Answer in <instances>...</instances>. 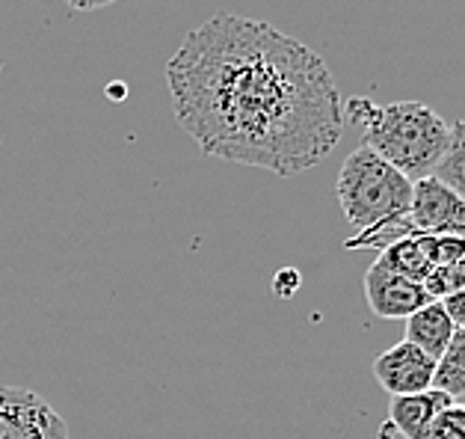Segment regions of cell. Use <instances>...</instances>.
I'll return each instance as SVG.
<instances>
[{"mask_svg":"<svg viewBox=\"0 0 465 439\" xmlns=\"http://www.w3.org/2000/svg\"><path fill=\"white\" fill-rule=\"evenodd\" d=\"M173 114L202 155L293 178L344 134V98L323 57L267 21L217 13L166 63Z\"/></svg>","mask_w":465,"mask_h":439,"instance_id":"1","label":"cell"},{"mask_svg":"<svg viewBox=\"0 0 465 439\" xmlns=\"http://www.w3.org/2000/svg\"><path fill=\"white\" fill-rule=\"evenodd\" d=\"M344 119L361 128V145L382 155L412 182L433 175L450 140V125L421 101L373 105L371 98L353 95L344 101Z\"/></svg>","mask_w":465,"mask_h":439,"instance_id":"2","label":"cell"},{"mask_svg":"<svg viewBox=\"0 0 465 439\" xmlns=\"http://www.w3.org/2000/svg\"><path fill=\"white\" fill-rule=\"evenodd\" d=\"M412 178L368 145H359L347 155L335 182L338 205L356 229L406 217L412 208Z\"/></svg>","mask_w":465,"mask_h":439,"instance_id":"3","label":"cell"},{"mask_svg":"<svg viewBox=\"0 0 465 439\" xmlns=\"http://www.w3.org/2000/svg\"><path fill=\"white\" fill-rule=\"evenodd\" d=\"M0 439H72L48 401L21 386H0Z\"/></svg>","mask_w":465,"mask_h":439,"instance_id":"4","label":"cell"},{"mask_svg":"<svg viewBox=\"0 0 465 439\" xmlns=\"http://www.w3.org/2000/svg\"><path fill=\"white\" fill-rule=\"evenodd\" d=\"M410 220L415 232L465 234V199L436 175L418 178L412 190Z\"/></svg>","mask_w":465,"mask_h":439,"instance_id":"5","label":"cell"},{"mask_svg":"<svg viewBox=\"0 0 465 439\" xmlns=\"http://www.w3.org/2000/svg\"><path fill=\"white\" fill-rule=\"evenodd\" d=\"M365 297H368L371 312L380 314L385 321H397V318L406 321L410 314H415L418 309L433 300L421 283H412V279L394 274L382 258H377V262L368 267Z\"/></svg>","mask_w":465,"mask_h":439,"instance_id":"6","label":"cell"},{"mask_svg":"<svg viewBox=\"0 0 465 439\" xmlns=\"http://www.w3.org/2000/svg\"><path fill=\"white\" fill-rule=\"evenodd\" d=\"M373 377L389 395H415V392L433 389L436 359L424 354L412 342H397L382 351L373 363Z\"/></svg>","mask_w":465,"mask_h":439,"instance_id":"7","label":"cell"},{"mask_svg":"<svg viewBox=\"0 0 465 439\" xmlns=\"http://www.w3.org/2000/svg\"><path fill=\"white\" fill-rule=\"evenodd\" d=\"M453 398L441 389H424L415 395H394L389 401V422L403 439H430L436 415L448 407Z\"/></svg>","mask_w":465,"mask_h":439,"instance_id":"8","label":"cell"},{"mask_svg":"<svg viewBox=\"0 0 465 439\" xmlns=\"http://www.w3.org/2000/svg\"><path fill=\"white\" fill-rule=\"evenodd\" d=\"M453 333H457V326H453L450 314L441 306V300H430L427 306H421L415 314L406 318L403 339L412 342L415 347H421V351L433 359H439L445 354V347L450 344Z\"/></svg>","mask_w":465,"mask_h":439,"instance_id":"9","label":"cell"},{"mask_svg":"<svg viewBox=\"0 0 465 439\" xmlns=\"http://www.w3.org/2000/svg\"><path fill=\"white\" fill-rule=\"evenodd\" d=\"M380 258L394 270V274H401V276L412 279V283H421V285H424V279L433 274V264H430V258L424 255L415 234L394 241L391 246H385V250L380 253Z\"/></svg>","mask_w":465,"mask_h":439,"instance_id":"10","label":"cell"},{"mask_svg":"<svg viewBox=\"0 0 465 439\" xmlns=\"http://www.w3.org/2000/svg\"><path fill=\"white\" fill-rule=\"evenodd\" d=\"M433 386L450 398H465V330L453 333L445 354L436 359Z\"/></svg>","mask_w":465,"mask_h":439,"instance_id":"11","label":"cell"},{"mask_svg":"<svg viewBox=\"0 0 465 439\" xmlns=\"http://www.w3.org/2000/svg\"><path fill=\"white\" fill-rule=\"evenodd\" d=\"M433 175L439 182H445L450 190H457V194L465 199V119L450 125L448 149L441 155V161L436 164Z\"/></svg>","mask_w":465,"mask_h":439,"instance_id":"12","label":"cell"},{"mask_svg":"<svg viewBox=\"0 0 465 439\" xmlns=\"http://www.w3.org/2000/svg\"><path fill=\"white\" fill-rule=\"evenodd\" d=\"M418 244H421L424 255L430 258L433 267L457 264L465 258V234H430V232H415Z\"/></svg>","mask_w":465,"mask_h":439,"instance_id":"13","label":"cell"},{"mask_svg":"<svg viewBox=\"0 0 465 439\" xmlns=\"http://www.w3.org/2000/svg\"><path fill=\"white\" fill-rule=\"evenodd\" d=\"M424 288L433 300H441V297H448L450 291L465 288V258H460L457 264L433 267V274L424 279Z\"/></svg>","mask_w":465,"mask_h":439,"instance_id":"14","label":"cell"},{"mask_svg":"<svg viewBox=\"0 0 465 439\" xmlns=\"http://www.w3.org/2000/svg\"><path fill=\"white\" fill-rule=\"evenodd\" d=\"M430 439H465V404L450 401L436 415L433 427H430Z\"/></svg>","mask_w":465,"mask_h":439,"instance_id":"15","label":"cell"},{"mask_svg":"<svg viewBox=\"0 0 465 439\" xmlns=\"http://www.w3.org/2000/svg\"><path fill=\"white\" fill-rule=\"evenodd\" d=\"M441 306L450 314V321L457 330H465V288L460 291H450L448 297H441Z\"/></svg>","mask_w":465,"mask_h":439,"instance_id":"16","label":"cell"},{"mask_svg":"<svg viewBox=\"0 0 465 439\" xmlns=\"http://www.w3.org/2000/svg\"><path fill=\"white\" fill-rule=\"evenodd\" d=\"M300 285H302V276L293 267H282L273 276V291H279V297H291Z\"/></svg>","mask_w":465,"mask_h":439,"instance_id":"17","label":"cell"},{"mask_svg":"<svg viewBox=\"0 0 465 439\" xmlns=\"http://www.w3.org/2000/svg\"><path fill=\"white\" fill-rule=\"evenodd\" d=\"M116 0H65V6H72L74 13H95V9H104Z\"/></svg>","mask_w":465,"mask_h":439,"instance_id":"18","label":"cell"}]
</instances>
